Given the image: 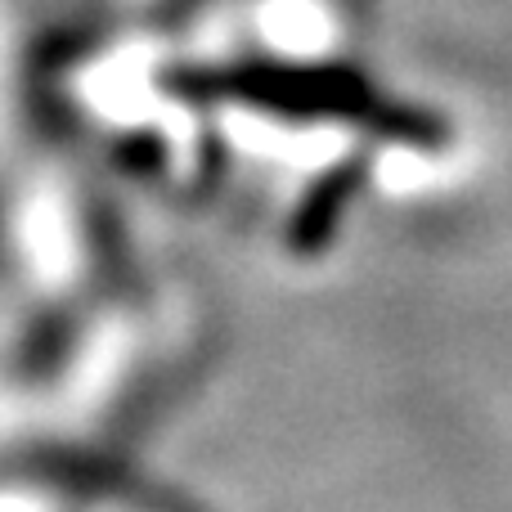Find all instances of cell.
<instances>
[{
  "instance_id": "obj_2",
  "label": "cell",
  "mask_w": 512,
  "mask_h": 512,
  "mask_svg": "<svg viewBox=\"0 0 512 512\" xmlns=\"http://www.w3.org/2000/svg\"><path fill=\"white\" fill-rule=\"evenodd\" d=\"M360 171H364L360 162H346L342 171H333L328 180H319L315 194L301 203L297 221H292V248H297V252H315L319 243L333 234L337 216H342V207H346V194L360 185Z\"/></svg>"
},
{
  "instance_id": "obj_1",
  "label": "cell",
  "mask_w": 512,
  "mask_h": 512,
  "mask_svg": "<svg viewBox=\"0 0 512 512\" xmlns=\"http://www.w3.org/2000/svg\"><path fill=\"white\" fill-rule=\"evenodd\" d=\"M185 86L203 90V95H239L248 104L279 108V113H297V117L301 113L364 117V122H378V131L414 140V144L441 140L436 122L382 104L360 77L337 68H239V72H221V77H185Z\"/></svg>"
}]
</instances>
